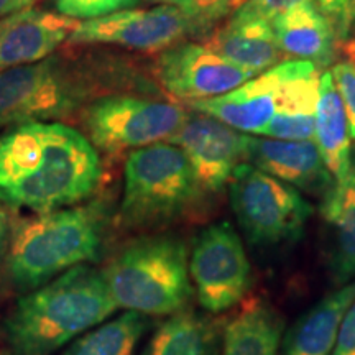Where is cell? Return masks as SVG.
<instances>
[{"label": "cell", "instance_id": "cell-10", "mask_svg": "<svg viewBox=\"0 0 355 355\" xmlns=\"http://www.w3.org/2000/svg\"><path fill=\"white\" fill-rule=\"evenodd\" d=\"M202 33L189 17L171 6L148 10H121L94 20L78 21L68 42L112 44L139 51H165L188 37Z\"/></svg>", "mask_w": 355, "mask_h": 355}, {"label": "cell", "instance_id": "cell-3", "mask_svg": "<svg viewBox=\"0 0 355 355\" xmlns=\"http://www.w3.org/2000/svg\"><path fill=\"white\" fill-rule=\"evenodd\" d=\"M107 207L87 202L43 212L13 230L7 277L20 291H32L79 265L101 259Z\"/></svg>", "mask_w": 355, "mask_h": 355}, {"label": "cell", "instance_id": "cell-7", "mask_svg": "<svg viewBox=\"0 0 355 355\" xmlns=\"http://www.w3.org/2000/svg\"><path fill=\"white\" fill-rule=\"evenodd\" d=\"M188 112L171 102L128 94H105L81 110L84 135L110 157L170 141Z\"/></svg>", "mask_w": 355, "mask_h": 355}, {"label": "cell", "instance_id": "cell-17", "mask_svg": "<svg viewBox=\"0 0 355 355\" xmlns=\"http://www.w3.org/2000/svg\"><path fill=\"white\" fill-rule=\"evenodd\" d=\"M279 50L295 60L311 61L318 68L334 58V25L313 3H304L272 21Z\"/></svg>", "mask_w": 355, "mask_h": 355}, {"label": "cell", "instance_id": "cell-15", "mask_svg": "<svg viewBox=\"0 0 355 355\" xmlns=\"http://www.w3.org/2000/svg\"><path fill=\"white\" fill-rule=\"evenodd\" d=\"M78 21L60 13L24 8L0 19V73L51 56Z\"/></svg>", "mask_w": 355, "mask_h": 355}, {"label": "cell", "instance_id": "cell-21", "mask_svg": "<svg viewBox=\"0 0 355 355\" xmlns=\"http://www.w3.org/2000/svg\"><path fill=\"white\" fill-rule=\"evenodd\" d=\"M321 212L334 229L332 273L336 282L344 283L355 277V159L347 176L324 194Z\"/></svg>", "mask_w": 355, "mask_h": 355}, {"label": "cell", "instance_id": "cell-31", "mask_svg": "<svg viewBox=\"0 0 355 355\" xmlns=\"http://www.w3.org/2000/svg\"><path fill=\"white\" fill-rule=\"evenodd\" d=\"M35 0H0V19L28 8Z\"/></svg>", "mask_w": 355, "mask_h": 355}, {"label": "cell", "instance_id": "cell-14", "mask_svg": "<svg viewBox=\"0 0 355 355\" xmlns=\"http://www.w3.org/2000/svg\"><path fill=\"white\" fill-rule=\"evenodd\" d=\"M243 163L259 168L283 183L314 194H326L336 183L324 165L314 140L295 141L247 137Z\"/></svg>", "mask_w": 355, "mask_h": 355}, {"label": "cell", "instance_id": "cell-6", "mask_svg": "<svg viewBox=\"0 0 355 355\" xmlns=\"http://www.w3.org/2000/svg\"><path fill=\"white\" fill-rule=\"evenodd\" d=\"M105 78L91 64L51 55L0 73V130L53 122L81 112L101 94Z\"/></svg>", "mask_w": 355, "mask_h": 355}, {"label": "cell", "instance_id": "cell-5", "mask_svg": "<svg viewBox=\"0 0 355 355\" xmlns=\"http://www.w3.org/2000/svg\"><path fill=\"white\" fill-rule=\"evenodd\" d=\"M204 194L176 145L162 141L145 146L127 157L119 224L130 230L168 225L196 209Z\"/></svg>", "mask_w": 355, "mask_h": 355}, {"label": "cell", "instance_id": "cell-18", "mask_svg": "<svg viewBox=\"0 0 355 355\" xmlns=\"http://www.w3.org/2000/svg\"><path fill=\"white\" fill-rule=\"evenodd\" d=\"M355 301V279L319 301L293 326L283 355H331L343 319Z\"/></svg>", "mask_w": 355, "mask_h": 355}, {"label": "cell", "instance_id": "cell-2", "mask_svg": "<svg viewBox=\"0 0 355 355\" xmlns=\"http://www.w3.org/2000/svg\"><path fill=\"white\" fill-rule=\"evenodd\" d=\"M117 309L101 270L79 265L26 291L3 322L10 355H55Z\"/></svg>", "mask_w": 355, "mask_h": 355}, {"label": "cell", "instance_id": "cell-4", "mask_svg": "<svg viewBox=\"0 0 355 355\" xmlns=\"http://www.w3.org/2000/svg\"><path fill=\"white\" fill-rule=\"evenodd\" d=\"M117 309L145 316H171L193 296L188 245L173 234L128 242L102 270Z\"/></svg>", "mask_w": 355, "mask_h": 355}, {"label": "cell", "instance_id": "cell-23", "mask_svg": "<svg viewBox=\"0 0 355 355\" xmlns=\"http://www.w3.org/2000/svg\"><path fill=\"white\" fill-rule=\"evenodd\" d=\"M282 321L263 303H250L224 331L222 355H277Z\"/></svg>", "mask_w": 355, "mask_h": 355}, {"label": "cell", "instance_id": "cell-19", "mask_svg": "<svg viewBox=\"0 0 355 355\" xmlns=\"http://www.w3.org/2000/svg\"><path fill=\"white\" fill-rule=\"evenodd\" d=\"M316 145L324 165L336 181L344 180L350 170V132L345 109L337 92L332 74L322 73L319 78V99L316 105Z\"/></svg>", "mask_w": 355, "mask_h": 355}, {"label": "cell", "instance_id": "cell-22", "mask_svg": "<svg viewBox=\"0 0 355 355\" xmlns=\"http://www.w3.org/2000/svg\"><path fill=\"white\" fill-rule=\"evenodd\" d=\"M219 326L181 309L159 324L141 355H219Z\"/></svg>", "mask_w": 355, "mask_h": 355}, {"label": "cell", "instance_id": "cell-27", "mask_svg": "<svg viewBox=\"0 0 355 355\" xmlns=\"http://www.w3.org/2000/svg\"><path fill=\"white\" fill-rule=\"evenodd\" d=\"M332 79L336 89L343 99L345 115H347L350 139L355 140V61L344 60L334 64Z\"/></svg>", "mask_w": 355, "mask_h": 355}, {"label": "cell", "instance_id": "cell-12", "mask_svg": "<svg viewBox=\"0 0 355 355\" xmlns=\"http://www.w3.org/2000/svg\"><path fill=\"white\" fill-rule=\"evenodd\" d=\"M306 64L308 61L303 60L282 61L227 94L191 102L189 109L211 115L235 130L261 133L282 105L290 83Z\"/></svg>", "mask_w": 355, "mask_h": 355}, {"label": "cell", "instance_id": "cell-30", "mask_svg": "<svg viewBox=\"0 0 355 355\" xmlns=\"http://www.w3.org/2000/svg\"><path fill=\"white\" fill-rule=\"evenodd\" d=\"M318 8L334 24H343L347 17V0H318Z\"/></svg>", "mask_w": 355, "mask_h": 355}, {"label": "cell", "instance_id": "cell-1", "mask_svg": "<svg viewBox=\"0 0 355 355\" xmlns=\"http://www.w3.org/2000/svg\"><path fill=\"white\" fill-rule=\"evenodd\" d=\"M102 178L99 152L61 122H30L0 133V204L38 214L84 201Z\"/></svg>", "mask_w": 355, "mask_h": 355}, {"label": "cell", "instance_id": "cell-13", "mask_svg": "<svg viewBox=\"0 0 355 355\" xmlns=\"http://www.w3.org/2000/svg\"><path fill=\"white\" fill-rule=\"evenodd\" d=\"M245 139L224 122L193 110L170 144L186 155L204 193H219L243 163Z\"/></svg>", "mask_w": 355, "mask_h": 355}, {"label": "cell", "instance_id": "cell-11", "mask_svg": "<svg viewBox=\"0 0 355 355\" xmlns=\"http://www.w3.org/2000/svg\"><path fill=\"white\" fill-rule=\"evenodd\" d=\"M157 76L168 94L191 104L227 94L255 74L225 60L207 44L183 42L162 51Z\"/></svg>", "mask_w": 355, "mask_h": 355}, {"label": "cell", "instance_id": "cell-32", "mask_svg": "<svg viewBox=\"0 0 355 355\" xmlns=\"http://www.w3.org/2000/svg\"><path fill=\"white\" fill-rule=\"evenodd\" d=\"M7 232H8V222H7V214L6 211L0 206V257H2L3 250H6L7 243Z\"/></svg>", "mask_w": 355, "mask_h": 355}, {"label": "cell", "instance_id": "cell-8", "mask_svg": "<svg viewBox=\"0 0 355 355\" xmlns=\"http://www.w3.org/2000/svg\"><path fill=\"white\" fill-rule=\"evenodd\" d=\"M229 194L239 225L254 245L298 241L314 211L298 189L248 163L234 170Z\"/></svg>", "mask_w": 355, "mask_h": 355}, {"label": "cell", "instance_id": "cell-29", "mask_svg": "<svg viewBox=\"0 0 355 355\" xmlns=\"http://www.w3.org/2000/svg\"><path fill=\"white\" fill-rule=\"evenodd\" d=\"M331 355H355V301L345 313Z\"/></svg>", "mask_w": 355, "mask_h": 355}, {"label": "cell", "instance_id": "cell-16", "mask_svg": "<svg viewBox=\"0 0 355 355\" xmlns=\"http://www.w3.org/2000/svg\"><path fill=\"white\" fill-rule=\"evenodd\" d=\"M206 44L255 76L277 66L283 56L272 21L250 12L245 6L239 7L232 19Z\"/></svg>", "mask_w": 355, "mask_h": 355}, {"label": "cell", "instance_id": "cell-24", "mask_svg": "<svg viewBox=\"0 0 355 355\" xmlns=\"http://www.w3.org/2000/svg\"><path fill=\"white\" fill-rule=\"evenodd\" d=\"M148 321L145 314L125 311L73 340L63 355H135Z\"/></svg>", "mask_w": 355, "mask_h": 355}, {"label": "cell", "instance_id": "cell-28", "mask_svg": "<svg viewBox=\"0 0 355 355\" xmlns=\"http://www.w3.org/2000/svg\"><path fill=\"white\" fill-rule=\"evenodd\" d=\"M313 2L314 0H247L243 6L250 12L257 13V15L263 17L268 21H273L277 17L291 10V8Z\"/></svg>", "mask_w": 355, "mask_h": 355}, {"label": "cell", "instance_id": "cell-20", "mask_svg": "<svg viewBox=\"0 0 355 355\" xmlns=\"http://www.w3.org/2000/svg\"><path fill=\"white\" fill-rule=\"evenodd\" d=\"M319 68L308 61L288 86L282 105L261 135L277 140H314L319 99Z\"/></svg>", "mask_w": 355, "mask_h": 355}, {"label": "cell", "instance_id": "cell-26", "mask_svg": "<svg viewBox=\"0 0 355 355\" xmlns=\"http://www.w3.org/2000/svg\"><path fill=\"white\" fill-rule=\"evenodd\" d=\"M139 0H55L60 15L73 20H94L135 7Z\"/></svg>", "mask_w": 355, "mask_h": 355}, {"label": "cell", "instance_id": "cell-25", "mask_svg": "<svg viewBox=\"0 0 355 355\" xmlns=\"http://www.w3.org/2000/svg\"><path fill=\"white\" fill-rule=\"evenodd\" d=\"M157 6H171L196 24L201 32L211 28L230 10L235 0H146Z\"/></svg>", "mask_w": 355, "mask_h": 355}, {"label": "cell", "instance_id": "cell-9", "mask_svg": "<svg viewBox=\"0 0 355 355\" xmlns=\"http://www.w3.org/2000/svg\"><path fill=\"white\" fill-rule=\"evenodd\" d=\"M189 277L199 303L209 313H224L245 298L250 263L241 237L229 222L209 225L199 234L191 252Z\"/></svg>", "mask_w": 355, "mask_h": 355}]
</instances>
